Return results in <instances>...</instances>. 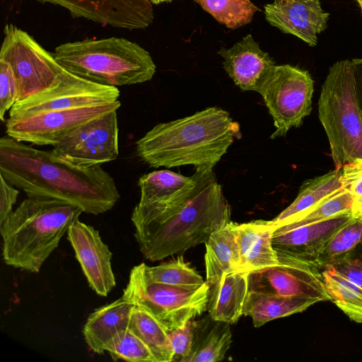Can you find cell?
Instances as JSON below:
<instances>
[{
    "label": "cell",
    "instance_id": "cell-1",
    "mask_svg": "<svg viewBox=\"0 0 362 362\" xmlns=\"http://www.w3.org/2000/svg\"><path fill=\"white\" fill-rule=\"evenodd\" d=\"M212 167L196 168L197 183L187 194L163 204H140L131 220L143 255L163 259L205 243L230 221V206Z\"/></svg>",
    "mask_w": 362,
    "mask_h": 362
},
{
    "label": "cell",
    "instance_id": "cell-2",
    "mask_svg": "<svg viewBox=\"0 0 362 362\" xmlns=\"http://www.w3.org/2000/svg\"><path fill=\"white\" fill-rule=\"evenodd\" d=\"M0 175L28 197L59 199L93 215L110 211L120 198L114 178L101 165H76L8 136L0 139Z\"/></svg>",
    "mask_w": 362,
    "mask_h": 362
},
{
    "label": "cell",
    "instance_id": "cell-3",
    "mask_svg": "<svg viewBox=\"0 0 362 362\" xmlns=\"http://www.w3.org/2000/svg\"><path fill=\"white\" fill-rule=\"evenodd\" d=\"M240 136L238 123L227 111L210 107L156 124L136 142V151L153 168H214Z\"/></svg>",
    "mask_w": 362,
    "mask_h": 362
},
{
    "label": "cell",
    "instance_id": "cell-4",
    "mask_svg": "<svg viewBox=\"0 0 362 362\" xmlns=\"http://www.w3.org/2000/svg\"><path fill=\"white\" fill-rule=\"evenodd\" d=\"M82 213L79 207L64 201L28 197L0 224L4 262L38 273Z\"/></svg>",
    "mask_w": 362,
    "mask_h": 362
},
{
    "label": "cell",
    "instance_id": "cell-5",
    "mask_svg": "<svg viewBox=\"0 0 362 362\" xmlns=\"http://www.w3.org/2000/svg\"><path fill=\"white\" fill-rule=\"evenodd\" d=\"M56 60L70 73L110 86H123L151 81L156 65L150 53L124 37L85 39L55 47Z\"/></svg>",
    "mask_w": 362,
    "mask_h": 362
},
{
    "label": "cell",
    "instance_id": "cell-6",
    "mask_svg": "<svg viewBox=\"0 0 362 362\" xmlns=\"http://www.w3.org/2000/svg\"><path fill=\"white\" fill-rule=\"evenodd\" d=\"M318 115L335 168L362 158V115L351 60L332 64L322 86Z\"/></svg>",
    "mask_w": 362,
    "mask_h": 362
},
{
    "label": "cell",
    "instance_id": "cell-7",
    "mask_svg": "<svg viewBox=\"0 0 362 362\" xmlns=\"http://www.w3.org/2000/svg\"><path fill=\"white\" fill-rule=\"evenodd\" d=\"M210 286H175L152 280L146 264L134 266L122 297L156 318L167 330L184 326L207 310Z\"/></svg>",
    "mask_w": 362,
    "mask_h": 362
},
{
    "label": "cell",
    "instance_id": "cell-8",
    "mask_svg": "<svg viewBox=\"0 0 362 362\" xmlns=\"http://www.w3.org/2000/svg\"><path fill=\"white\" fill-rule=\"evenodd\" d=\"M314 81L310 73L290 64L275 65L259 93L276 127L271 139L299 127L312 111Z\"/></svg>",
    "mask_w": 362,
    "mask_h": 362
},
{
    "label": "cell",
    "instance_id": "cell-9",
    "mask_svg": "<svg viewBox=\"0 0 362 362\" xmlns=\"http://www.w3.org/2000/svg\"><path fill=\"white\" fill-rule=\"evenodd\" d=\"M0 59L13 70L18 90L17 101L51 86L64 69L53 53L12 23H7L4 29Z\"/></svg>",
    "mask_w": 362,
    "mask_h": 362
},
{
    "label": "cell",
    "instance_id": "cell-10",
    "mask_svg": "<svg viewBox=\"0 0 362 362\" xmlns=\"http://www.w3.org/2000/svg\"><path fill=\"white\" fill-rule=\"evenodd\" d=\"M120 105L117 100L8 117L6 132L7 136L21 142L54 146L78 127L117 110Z\"/></svg>",
    "mask_w": 362,
    "mask_h": 362
},
{
    "label": "cell",
    "instance_id": "cell-11",
    "mask_svg": "<svg viewBox=\"0 0 362 362\" xmlns=\"http://www.w3.org/2000/svg\"><path fill=\"white\" fill-rule=\"evenodd\" d=\"M119 95L120 92L117 87L88 81L64 69L51 86L17 101L8 111V117L112 103L119 100Z\"/></svg>",
    "mask_w": 362,
    "mask_h": 362
},
{
    "label": "cell",
    "instance_id": "cell-12",
    "mask_svg": "<svg viewBox=\"0 0 362 362\" xmlns=\"http://www.w3.org/2000/svg\"><path fill=\"white\" fill-rule=\"evenodd\" d=\"M52 151L81 166L101 165L116 160L119 155L117 110L78 127L56 144Z\"/></svg>",
    "mask_w": 362,
    "mask_h": 362
},
{
    "label": "cell",
    "instance_id": "cell-13",
    "mask_svg": "<svg viewBox=\"0 0 362 362\" xmlns=\"http://www.w3.org/2000/svg\"><path fill=\"white\" fill-rule=\"evenodd\" d=\"M248 291L331 300L317 267L296 261H279L272 267L248 273Z\"/></svg>",
    "mask_w": 362,
    "mask_h": 362
},
{
    "label": "cell",
    "instance_id": "cell-14",
    "mask_svg": "<svg viewBox=\"0 0 362 362\" xmlns=\"http://www.w3.org/2000/svg\"><path fill=\"white\" fill-rule=\"evenodd\" d=\"M354 216L346 212L310 224L273 226L272 244L279 261H296L316 266L332 235Z\"/></svg>",
    "mask_w": 362,
    "mask_h": 362
},
{
    "label": "cell",
    "instance_id": "cell-15",
    "mask_svg": "<svg viewBox=\"0 0 362 362\" xmlns=\"http://www.w3.org/2000/svg\"><path fill=\"white\" fill-rule=\"evenodd\" d=\"M59 6L76 18L104 26L127 30H141L153 22L150 0H37Z\"/></svg>",
    "mask_w": 362,
    "mask_h": 362
},
{
    "label": "cell",
    "instance_id": "cell-16",
    "mask_svg": "<svg viewBox=\"0 0 362 362\" xmlns=\"http://www.w3.org/2000/svg\"><path fill=\"white\" fill-rule=\"evenodd\" d=\"M67 239L90 287L96 294L107 296L115 287L116 281L112 254L98 230L78 219L69 227Z\"/></svg>",
    "mask_w": 362,
    "mask_h": 362
},
{
    "label": "cell",
    "instance_id": "cell-17",
    "mask_svg": "<svg viewBox=\"0 0 362 362\" xmlns=\"http://www.w3.org/2000/svg\"><path fill=\"white\" fill-rule=\"evenodd\" d=\"M264 13L271 25L311 47L317 44L318 35L327 28L329 18L320 0L274 1L264 6Z\"/></svg>",
    "mask_w": 362,
    "mask_h": 362
},
{
    "label": "cell",
    "instance_id": "cell-18",
    "mask_svg": "<svg viewBox=\"0 0 362 362\" xmlns=\"http://www.w3.org/2000/svg\"><path fill=\"white\" fill-rule=\"evenodd\" d=\"M217 53L223 58V66L229 77L245 91L259 93L276 65L250 34L229 48L221 47Z\"/></svg>",
    "mask_w": 362,
    "mask_h": 362
},
{
    "label": "cell",
    "instance_id": "cell-19",
    "mask_svg": "<svg viewBox=\"0 0 362 362\" xmlns=\"http://www.w3.org/2000/svg\"><path fill=\"white\" fill-rule=\"evenodd\" d=\"M238 247L240 271L247 273L279 264L272 244L274 228L269 221L255 220L234 223Z\"/></svg>",
    "mask_w": 362,
    "mask_h": 362
},
{
    "label": "cell",
    "instance_id": "cell-20",
    "mask_svg": "<svg viewBox=\"0 0 362 362\" xmlns=\"http://www.w3.org/2000/svg\"><path fill=\"white\" fill-rule=\"evenodd\" d=\"M134 306L122 296L95 310L83 328V335L88 348L98 354L107 351L114 339L129 328Z\"/></svg>",
    "mask_w": 362,
    "mask_h": 362
},
{
    "label": "cell",
    "instance_id": "cell-21",
    "mask_svg": "<svg viewBox=\"0 0 362 362\" xmlns=\"http://www.w3.org/2000/svg\"><path fill=\"white\" fill-rule=\"evenodd\" d=\"M248 293V273H228L210 286L207 310L215 320L235 323L243 315Z\"/></svg>",
    "mask_w": 362,
    "mask_h": 362
},
{
    "label": "cell",
    "instance_id": "cell-22",
    "mask_svg": "<svg viewBox=\"0 0 362 362\" xmlns=\"http://www.w3.org/2000/svg\"><path fill=\"white\" fill-rule=\"evenodd\" d=\"M206 281L212 286L223 275L240 271L238 247L234 230V223L215 230L204 243Z\"/></svg>",
    "mask_w": 362,
    "mask_h": 362
},
{
    "label": "cell",
    "instance_id": "cell-23",
    "mask_svg": "<svg viewBox=\"0 0 362 362\" xmlns=\"http://www.w3.org/2000/svg\"><path fill=\"white\" fill-rule=\"evenodd\" d=\"M231 342L230 324L215 320L209 315L195 322L192 350L185 362L221 361Z\"/></svg>",
    "mask_w": 362,
    "mask_h": 362
},
{
    "label": "cell",
    "instance_id": "cell-24",
    "mask_svg": "<svg viewBox=\"0 0 362 362\" xmlns=\"http://www.w3.org/2000/svg\"><path fill=\"white\" fill-rule=\"evenodd\" d=\"M316 303L302 297L248 291L243 315L250 317L254 326L259 327L271 320L303 312Z\"/></svg>",
    "mask_w": 362,
    "mask_h": 362
},
{
    "label": "cell",
    "instance_id": "cell-25",
    "mask_svg": "<svg viewBox=\"0 0 362 362\" xmlns=\"http://www.w3.org/2000/svg\"><path fill=\"white\" fill-rule=\"evenodd\" d=\"M195 173L191 177L168 170H155L142 175L138 185L140 204H163L178 199L196 185Z\"/></svg>",
    "mask_w": 362,
    "mask_h": 362
},
{
    "label": "cell",
    "instance_id": "cell-26",
    "mask_svg": "<svg viewBox=\"0 0 362 362\" xmlns=\"http://www.w3.org/2000/svg\"><path fill=\"white\" fill-rule=\"evenodd\" d=\"M342 188L340 169L335 168L324 175L308 179L302 183L294 201L269 223L275 226L303 213Z\"/></svg>",
    "mask_w": 362,
    "mask_h": 362
},
{
    "label": "cell",
    "instance_id": "cell-27",
    "mask_svg": "<svg viewBox=\"0 0 362 362\" xmlns=\"http://www.w3.org/2000/svg\"><path fill=\"white\" fill-rule=\"evenodd\" d=\"M129 328L148 346L157 362H171L173 351L168 330L151 314L134 305Z\"/></svg>",
    "mask_w": 362,
    "mask_h": 362
},
{
    "label": "cell",
    "instance_id": "cell-28",
    "mask_svg": "<svg viewBox=\"0 0 362 362\" xmlns=\"http://www.w3.org/2000/svg\"><path fill=\"white\" fill-rule=\"evenodd\" d=\"M331 300L351 320L362 323V288L340 275L327 264L322 272Z\"/></svg>",
    "mask_w": 362,
    "mask_h": 362
},
{
    "label": "cell",
    "instance_id": "cell-29",
    "mask_svg": "<svg viewBox=\"0 0 362 362\" xmlns=\"http://www.w3.org/2000/svg\"><path fill=\"white\" fill-rule=\"evenodd\" d=\"M216 21L230 29L249 24L259 8L250 0H194Z\"/></svg>",
    "mask_w": 362,
    "mask_h": 362
},
{
    "label": "cell",
    "instance_id": "cell-30",
    "mask_svg": "<svg viewBox=\"0 0 362 362\" xmlns=\"http://www.w3.org/2000/svg\"><path fill=\"white\" fill-rule=\"evenodd\" d=\"M352 204V194L342 188L313 208L276 226L295 227L320 222L343 213L351 212Z\"/></svg>",
    "mask_w": 362,
    "mask_h": 362
},
{
    "label": "cell",
    "instance_id": "cell-31",
    "mask_svg": "<svg viewBox=\"0 0 362 362\" xmlns=\"http://www.w3.org/2000/svg\"><path fill=\"white\" fill-rule=\"evenodd\" d=\"M146 271L152 280L171 286L193 287L206 281L182 256L158 266L146 264Z\"/></svg>",
    "mask_w": 362,
    "mask_h": 362
},
{
    "label": "cell",
    "instance_id": "cell-32",
    "mask_svg": "<svg viewBox=\"0 0 362 362\" xmlns=\"http://www.w3.org/2000/svg\"><path fill=\"white\" fill-rule=\"evenodd\" d=\"M362 237V217H353L330 238L319 255L316 266L325 267L353 250Z\"/></svg>",
    "mask_w": 362,
    "mask_h": 362
},
{
    "label": "cell",
    "instance_id": "cell-33",
    "mask_svg": "<svg viewBox=\"0 0 362 362\" xmlns=\"http://www.w3.org/2000/svg\"><path fill=\"white\" fill-rule=\"evenodd\" d=\"M107 351L114 361L157 362L148 346L130 328L119 334Z\"/></svg>",
    "mask_w": 362,
    "mask_h": 362
},
{
    "label": "cell",
    "instance_id": "cell-34",
    "mask_svg": "<svg viewBox=\"0 0 362 362\" xmlns=\"http://www.w3.org/2000/svg\"><path fill=\"white\" fill-rule=\"evenodd\" d=\"M340 170L342 187L353 196L351 213L354 217H362V158L345 164Z\"/></svg>",
    "mask_w": 362,
    "mask_h": 362
},
{
    "label": "cell",
    "instance_id": "cell-35",
    "mask_svg": "<svg viewBox=\"0 0 362 362\" xmlns=\"http://www.w3.org/2000/svg\"><path fill=\"white\" fill-rule=\"evenodd\" d=\"M18 90L13 70L8 63L0 59V119L5 120V114L17 102Z\"/></svg>",
    "mask_w": 362,
    "mask_h": 362
},
{
    "label": "cell",
    "instance_id": "cell-36",
    "mask_svg": "<svg viewBox=\"0 0 362 362\" xmlns=\"http://www.w3.org/2000/svg\"><path fill=\"white\" fill-rule=\"evenodd\" d=\"M195 322L192 320L182 327L168 330L174 354L173 361L185 362L190 354L194 340Z\"/></svg>",
    "mask_w": 362,
    "mask_h": 362
},
{
    "label": "cell",
    "instance_id": "cell-37",
    "mask_svg": "<svg viewBox=\"0 0 362 362\" xmlns=\"http://www.w3.org/2000/svg\"><path fill=\"white\" fill-rule=\"evenodd\" d=\"M329 264L344 278L362 288V260L343 255Z\"/></svg>",
    "mask_w": 362,
    "mask_h": 362
},
{
    "label": "cell",
    "instance_id": "cell-38",
    "mask_svg": "<svg viewBox=\"0 0 362 362\" xmlns=\"http://www.w3.org/2000/svg\"><path fill=\"white\" fill-rule=\"evenodd\" d=\"M19 190L0 175V224L13 212Z\"/></svg>",
    "mask_w": 362,
    "mask_h": 362
},
{
    "label": "cell",
    "instance_id": "cell-39",
    "mask_svg": "<svg viewBox=\"0 0 362 362\" xmlns=\"http://www.w3.org/2000/svg\"><path fill=\"white\" fill-rule=\"evenodd\" d=\"M354 71L356 96L362 115V58L351 60Z\"/></svg>",
    "mask_w": 362,
    "mask_h": 362
},
{
    "label": "cell",
    "instance_id": "cell-40",
    "mask_svg": "<svg viewBox=\"0 0 362 362\" xmlns=\"http://www.w3.org/2000/svg\"><path fill=\"white\" fill-rule=\"evenodd\" d=\"M153 4H159L162 3L170 2L173 0H150Z\"/></svg>",
    "mask_w": 362,
    "mask_h": 362
},
{
    "label": "cell",
    "instance_id": "cell-41",
    "mask_svg": "<svg viewBox=\"0 0 362 362\" xmlns=\"http://www.w3.org/2000/svg\"><path fill=\"white\" fill-rule=\"evenodd\" d=\"M357 4H358V6L361 9V15H362V0H356Z\"/></svg>",
    "mask_w": 362,
    "mask_h": 362
},
{
    "label": "cell",
    "instance_id": "cell-42",
    "mask_svg": "<svg viewBox=\"0 0 362 362\" xmlns=\"http://www.w3.org/2000/svg\"><path fill=\"white\" fill-rule=\"evenodd\" d=\"M292 1V0H274V1Z\"/></svg>",
    "mask_w": 362,
    "mask_h": 362
},
{
    "label": "cell",
    "instance_id": "cell-43",
    "mask_svg": "<svg viewBox=\"0 0 362 362\" xmlns=\"http://www.w3.org/2000/svg\"><path fill=\"white\" fill-rule=\"evenodd\" d=\"M361 242H362V237H361Z\"/></svg>",
    "mask_w": 362,
    "mask_h": 362
}]
</instances>
